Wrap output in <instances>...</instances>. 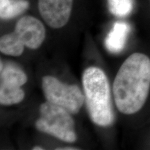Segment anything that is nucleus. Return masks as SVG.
Returning <instances> with one entry per match:
<instances>
[{
    "instance_id": "1",
    "label": "nucleus",
    "mask_w": 150,
    "mask_h": 150,
    "mask_svg": "<svg viewBox=\"0 0 150 150\" xmlns=\"http://www.w3.org/2000/svg\"><path fill=\"white\" fill-rule=\"evenodd\" d=\"M150 88V59L145 54L129 56L116 74L112 86L116 107L132 115L144 106Z\"/></svg>"
},
{
    "instance_id": "2",
    "label": "nucleus",
    "mask_w": 150,
    "mask_h": 150,
    "mask_svg": "<svg viewBox=\"0 0 150 150\" xmlns=\"http://www.w3.org/2000/svg\"><path fill=\"white\" fill-rule=\"evenodd\" d=\"M82 84L85 103L91 120L100 127H108L114 121L110 86L104 71L90 67L84 71Z\"/></svg>"
},
{
    "instance_id": "3",
    "label": "nucleus",
    "mask_w": 150,
    "mask_h": 150,
    "mask_svg": "<svg viewBox=\"0 0 150 150\" xmlns=\"http://www.w3.org/2000/svg\"><path fill=\"white\" fill-rule=\"evenodd\" d=\"M46 31L43 24L33 16L22 17L17 22L14 31L0 38V51L4 54L20 56L24 47L35 50L42 44Z\"/></svg>"
},
{
    "instance_id": "4",
    "label": "nucleus",
    "mask_w": 150,
    "mask_h": 150,
    "mask_svg": "<svg viewBox=\"0 0 150 150\" xmlns=\"http://www.w3.org/2000/svg\"><path fill=\"white\" fill-rule=\"evenodd\" d=\"M40 114L35 122L39 131L63 141L73 142L76 140L74 122L68 110L47 101L40 106Z\"/></svg>"
},
{
    "instance_id": "5",
    "label": "nucleus",
    "mask_w": 150,
    "mask_h": 150,
    "mask_svg": "<svg viewBox=\"0 0 150 150\" xmlns=\"http://www.w3.org/2000/svg\"><path fill=\"white\" fill-rule=\"evenodd\" d=\"M42 88L47 102L65 108L71 114L78 113L85 102L84 94L78 86L62 83L54 76H44Z\"/></svg>"
},
{
    "instance_id": "6",
    "label": "nucleus",
    "mask_w": 150,
    "mask_h": 150,
    "mask_svg": "<svg viewBox=\"0 0 150 150\" xmlns=\"http://www.w3.org/2000/svg\"><path fill=\"white\" fill-rule=\"evenodd\" d=\"M0 65V104L10 106L21 102L25 95L21 86L27 83V75L17 65L2 61Z\"/></svg>"
},
{
    "instance_id": "7",
    "label": "nucleus",
    "mask_w": 150,
    "mask_h": 150,
    "mask_svg": "<svg viewBox=\"0 0 150 150\" xmlns=\"http://www.w3.org/2000/svg\"><path fill=\"white\" fill-rule=\"evenodd\" d=\"M74 0H38V6L42 18L49 27L60 29L70 20Z\"/></svg>"
},
{
    "instance_id": "8",
    "label": "nucleus",
    "mask_w": 150,
    "mask_h": 150,
    "mask_svg": "<svg viewBox=\"0 0 150 150\" xmlns=\"http://www.w3.org/2000/svg\"><path fill=\"white\" fill-rule=\"evenodd\" d=\"M130 29V26L126 22H115L105 39V46L108 51L113 54L122 51Z\"/></svg>"
},
{
    "instance_id": "9",
    "label": "nucleus",
    "mask_w": 150,
    "mask_h": 150,
    "mask_svg": "<svg viewBox=\"0 0 150 150\" xmlns=\"http://www.w3.org/2000/svg\"><path fill=\"white\" fill-rule=\"evenodd\" d=\"M29 6L27 0H0V18L10 20L20 16Z\"/></svg>"
},
{
    "instance_id": "10",
    "label": "nucleus",
    "mask_w": 150,
    "mask_h": 150,
    "mask_svg": "<svg viewBox=\"0 0 150 150\" xmlns=\"http://www.w3.org/2000/svg\"><path fill=\"white\" fill-rule=\"evenodd\" d=\"M110 12L117 17H126L132 12L134 0H108Z\"/></svg>"
},
{
    "instance_id": "11",
    "label": "nucleus",
    "mask_w": 150,
    "mask_h": 150,
    "mask_svg": "<svg viewBox=\"0 0 150 150\" xmlns=\"http://www.w3.org/2000/svg\"><path fill=\"white\" fill-rule=\"evenodd\" d=\"M56 150H77L79 149H76L75 147H63V148H57L56 149Z\"/></svg>"
},
{
    "instance_id": "12",
    "label": "nucleus",
    "mask_w": 150,
    "mask_h": 150,
    "mask_svg": "<svg viewBox=\"0 0 150 150\" xmlns=\"http://www.w3.org/2000/svg\"><path fill=\"white\" fill-rule=\"evenodd\" d=\"M33 150H42L43 148L41 147H39V146H35L33 148Z\"/></svg>"
}]
</instances>
